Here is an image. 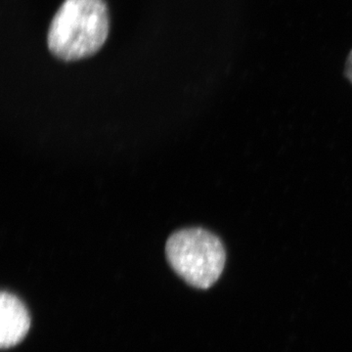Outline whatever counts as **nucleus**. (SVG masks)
Wrapping results in <instances>:
<instances>
[{"label":"nucleus","mask_w":352,"mask_h":352,"mask_svg":"<svg viewBox=\"0 0 352 352\" xmlns=\"http://www.w3.org/2000/svg\"><path fill=\"white\" fill-rule=\"evenodd\" d=\"M31 328V317L18 296L2 291L0 295V346L10 349L25 339Z\"/></svg>","instance_id":"3"},{"label":"nucleus","mask_w":352,"mask_h":352,"mask_svg":"<svg viewBox=\"0 0 352 352\" xmlns=\"http://www.w3.org/2000/svg\"><path fill=\"white\" fill-rule=\"evenodd\" d=\"M109 25L104 0H65L51 22L48 47L64 61L91 56L105 43Z\"/></svg>","instance_id":"1"},{"label":"nucleus","mask_w":352,"mask_h":352,"mask_svg":"<svg viewBox=\"0 0 352 352\" xmlns=\"http://www.w3.org/2000/svg\"><path fill=\"white\" fill-rule=\"evenodd\" d=\"M166 254L176 274L197 289L214 286L226 267V252L221 240L203 228L173 233L166 242Z\"/></svg>","instance_id":"2"},{"label":"nucleus","mask_w":352,"mask_h":352,"mask_svg":"<svg viewBox=\"0 0 352 352\" xmlns=\"http://www.w3.org/2000/svg\"><path fill=\"white\" fill-rule=\"evenodd\" d=\"M346 78H349V82L352 83V50L346 59Z\"/></svg>","instance_id":"4"}]
</instances>
